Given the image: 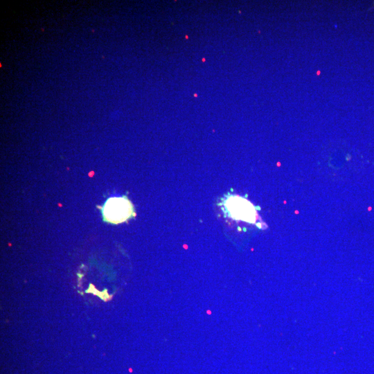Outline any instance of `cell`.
<instances>
[{
    "label": "cell",
    "mask_w": 374,
    "mask_h": 374,
    "mask_svg": "<svg viewBox=\"0 0 374 374\" xmlns=\"http://www.w3.org/2000/svg\"><path fill=\"white\" fill-rule=\"evenodd\" d=\"M134 214V207L126 197H114L108 199L103 207L104 220L112 223H122Z\"/></svg>",
    "instance_id": "cell-2"
},
{
    "label": "cell",
    "mask_w": 374,
    "mask_h": 374,
    "mask_svg": "<svg viewBox=\"0 0 374 374\" xmlns=\"http://www.w3.org/2000/svg\"><path fill=\"white\" fill-rule=\"evenodd\" d=\"M224 206L231 218L260 225L258 223L260 219L255 206L244 197L235 195H231L226 198Z\"/></svg>",
    "instance_id": "cell-1"
}]
</instances>
